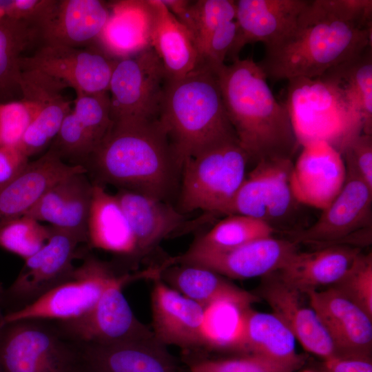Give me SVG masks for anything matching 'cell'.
Wrapping results in <instances>:
<instances>
[{
    "mask_svg": "<svg viewBox=\"0 0 372 372\" xmlns=\"http://www.w3.org/2000/svg\"><path fill=\"white\" fill-rule=\"evenodd\" d=\"M39 39L37 25L6 16L0 19V96L20 91L21 54Z\"/></svg>",
    "mask_w": 372,
    "mask_h": 372,
    "instance_id": "obj_33",
    "label": "cell"
},
{
    "mask_svg": "<svg viewBox=\"0 0 372 372\" xmlns=\"http://www.w3.org/2000/svg\"><path fill=\"white\" fill-rule=\"evenodd\" d=\"M342 189L319 218L309 227L289 232L297 244L323 247L344 245L351 240L367 245L371 240L372 189L353 172L346 169Z\"/></svg>",
    "mask_w": 372,
    "mask_h": 372,
    "instance_id": "obj_11",
    "label": "cell"
},
{
    "mask_svg": "<svg viewBox=\"0 0 372 372\" xmlns=\"http://www.w3.org/2000/svg\"><path fill=\"white\" fill-rule=\"evenodd\" d=\"M322 372H372L371 358L335 357L323 362Z\"/></svg>",
    "mask_w": 372,
    "mask_h": 372,
    "instance_id": "obj_47",
    "label": "cell"
},
{
    "mask_svg": "<svg viewBox=\"0 0 372 372\" xmlns=\"http://www.w3.org/2000/svg\"><path fill=\"white\" fill-rule=\"evenodd\" d=\"M158 121L181 167L216 145L238 141L227 117L216 70L203 64L183 77L167 80Z\"/></svg>",
    "mask_w": 372,
    "mask_h": 372,
    "instance_id": "obj_4",
    "label": "cell"
},
{
    "mask_svg": "<svg viewBox=\"0 0 372 372\" xmlns=\"http://www.w3.org/2000/svg\"><path fill=\"white\" fill-rule=\"evenodd\" d=\"M152 14L151 46L169 80L185 76L201 63L193 38L162 0H148Z\"/></svg>",
    "mask_w": 372,
    "mask_h": 372,
    "instance_id": "obj_29",
    "label": "cell"
},
{
    "mask_svg": "<svg viewBox=\"0 0 372 372\" xmlns=\"http://www.w3.org/2000/svg\"><path fill=\"white\" fill-rule=\"evenodd\" d=\"M3 291H4V289H3V286H2V285L0 283V301H1L3 293Z\"/></svg>",
    "mask_w": 372,
    "mask_h": 372,
    "instance_id": "obj_48",
    "label": "cell"
},
{
    "mask_svg": "<svg viewBox=\"0 0 372 372\" xmlns=\"http://www.w3.org/2000/svg\"><path fill=\"white\" fill-rule=\"evenodd\" d=\"M346 169L355 174L372 189V135L361 134L341 154Z\"/></svg>",
    "mask_w": 372,
    "mask_h": 372,
    "instance_id": "obj_44",
    "label": "cell"
},
{
    "mask_svg": "<svg viewBox=\"0 0 372 372\" xmlns=\"http://www.w3.org/2000/svg\"><path fill=\"white\" fill-rule=\"evenodd\" d=\"M216 70L227 117L249 162L292 160L300 145L288 110L258 63L238 58Z\"/></svg>",
    "mask_w": 372,
    "mask_h": 372,
    "instance_id": "obj_3",
    "label": "cell"
},
{
    "mask_svg": "<svg viewBox=\"0 0 372 372\" xmlns=\"http://www.w3.org/2000/svg\"><path fill=\"white\" fill-rule=\"evenodd\" d=\"M47 243L24 260V265L12 284L4 289L0 303L18 310L68 280L76 268L73 261L83 241L75 234L50 225Z\"/></svg>",
    "mask_w": 372,
    "mask_h": 372,
    "instance_id": "obj_12",
    "label": "cell"
},
{
    "mask_svg": "<svg viewBox=\"0 0 372 372\" xmlns=\"http://www.w3.org/2000/svg\"><path fill=\"white\" fill-rule=\"evenodd\" d=\"M262 286L260 296L307 351L323 360L340 354L309 303L303 300V293L280 280L273 273Z\"/></svg>",
    "mask_w": 372,
    "mask_h": 372,
    "instance_id": "obj_20",
    "label": "cell"
},
{
    "mask_svg": "<svg viewBox=\"0 0 372 372\" xmlns=\"http://www.w3.org/2000/svg\"><path fill=\"white\" fill-rule=\"evenodd\" d=\"M332 68L358 106L362 134L372 135V46Z\"/></svg>",
    "mask_w": 372,
    "mask_h": 372,
    "instance_id": "obj_35",
    "label": "cell"
},
{
    "mask_svg": "<svg viewBox=\"0 0 372 372\" xmlns=\"http://www.w3.org/2000/svg\"><path fill=\"white\" fill-rule=\"evenodd\" d=\"M5 17V14H4V12L3 10L1 9V8L0 7V19Z\"/></svg>",
    "mask_w": 372,
    "mask_h": 372,
    "instance_id": "obj_51",
    "label": "cell"
},
{
    "mask_svg": "<svg viewBox=\"0 0 372 372\" xmlns=\"http://www.w3.org/2000/svg\"><path fill=\"white\" fill-rule=\"evenodd\" d=\"M333 289L372 318V254L362 252L355 258Z\"/></svg>",
    "mask_w": 372,
    "mask_h": 372,
    "instance_id": "obj_41",
    "label": "cell"
},
{
    "mask_svg": "<svg viewBox=\"0 0 372 372\" xmlns=\"http://www.w3.org/2000/svg\"><path fill=\"white\" fill-rule=\"evenodd\" d=\"M68 87L63 81L34 68H22L19 80L23 98L39 104L38 116L24 133L19 147L29 158L43 151L54 139L71 101L63 95Z\"/></svg>",
    "mask_w": 372,
    "mask_h": 372,
    "instance_id": "obj_19",
    "label": "cell"
},
{
    "mask_svg": "<svg viewBox=\"0 0 372 372\" xmlns=\"http://www.w3.org/2000/svg\"><path fill=\"white\" fill-rule=\"evenodd\" d=\"M81 372H180L175 358L156 338L111 344H75Z\"/></svg>",
    "mask_w": 372,
    "mask_h": 372,
    "instance_id": "obj_18",
    "label": "cell"
},
{
    "mask_svg": "<svg viewBox=\"0 0 372 372\" xmlns=\"http://www.w3.org/2000/svg\"><path fill=\"white\" fill-rule=\"evenodd\" d=\"M186 362L190 372H295L300 369L254 354L217 359L187 357Z\"/></svg>",
    "mask_w": 372,
    "mask_h": 372,
    "instance_id": "obj_39",
    "label": "cell"
},
{
    "mask_svg": "<svg viewBox=\"0 0 372 372\" xmlns=\"http://www.w3.org/2000/svg\"><path fill=\"white\" fill-rule=\"evenodd\" d=\"M346 167L341 154L327 142L302 146L293 167L290 185L296 200L320 210L326 209L342 189Z\"/></svg>",
    "mask_w": 372,
    "mask_h": 372,
    "instance_id": "obj_15",
    "label": "cell"
},
{
    "mask_svg": "<svg viewBox=\"0 0 372 372\" xmlns=\"http://www.w3.org/2000/svg\"><path fill=\"white\" fill-rule=\"evenodd\" d=\"M296 338L273 313L257 311L251 307L241 312L238 352L254 354L301 368L304 356L296 350Z\"/></svg>",
    "mask_w": 372,
    "mask_h": 372,
    "instance_id": "obj_28",
    "label": "cell"
},
{
    "mask_svg": "<svg viewBox=\"0 0 372 372\" xmlns=\"http://www.w3.org/2000/svg\"><path fill=\"white\" fill-rule=\"evenodd\" d=\"M167 80L152 47L116 59L108 89L112 121L158 119Z\"/></svg>",
    "mask_w": 372,
    "mask_h": 372,
    "instance_id": "obj_10",
    "label": "cell"
},
{
    "mask_svg": "<svg viewBox=\"0 0 372 372\" xmlns=\"http://www.w3.org/2000/svg\"><path fill=\"white\" fill-rule=\"evenodd\" d=\"M119 274L108 263L89 255L68 280L33 302L3 313L1 323L23 320L63 322L81 317L94 307Z\"/></svg>",
    "mask_w": 372,
    "mask_h": 372,
    "instance_id": "obj_9",
    "label": "cell"
},
{
    "mask_svg": "<svg viewBox=\"0 0 372 372\" xmlns=\"http://www.w3.org/2000/svg\"><path fill=\"white\" fill-rule=\"evenodd\" d=\"M50 236V225L24 216L0 226V247L25 260L40 250Z\"/></svg>",
    "mask_w": 372,
    "mask_h": 372,
    "instance_id": "obj_37",
    "label": "cell"
},
{
    "mask_svg": "<svg viewBox=\"0 0 372 372\" xmlns=\"http://www.w3.org/2000/svg\"><path fill=\"white\" fill-rule=\"evenodd\" d=\"M116 61L99 49L42 43L32 56L21 58V68L41 70L76 93L92 94L108 92Z\"/></svg>",
    "mask_w": 372,
    "mask_h": 372,
    "instance_id": "obj_14",
    "label": "cell"
},
{
    "mask_svg": "<svg viewBox=\"0 0 372 372\" xmlns=\"http://www.w3.org/2000/svg\"><path fill=\"white\" fill-rule=\"evenodd\" d=\"M145 270L120 273L105 290L94 307L77 318L56 322L74 344H111L155 338L152 331L134 316L123 293L132 280L146 278Z\"/></svg>",
    "mask_w": 372,
    "mask_h": 372,
    "instance_id": "obj_8",
    "label": "cell"
},
{
    "mask_svg": "<svg viewBox=\"0 0 372 372\" xmlns=\"http://www.w3.org/2000/svg\"><path fill=\"white\" fill-rule=\"evenodd\" d=\"M129 222L138 256H143L163 239L196 225L166 201L137 192L118 189L114 195Z\"/></svg>",
    "mask_w": 372,
    "mask_h": 372,
    "instance_id": "obj_23",
    "label": "cell"
},
{
    "mask_svg": "<svg viewBox=\"0 0 372 372\" xmlns=\"http://www.w3.org/2000/svg\"><path fill=\"white\" fill-rule=\"evenodd\" d=\"M152 10L148 0L119 1L110 6L99 37L104 51L119 59L151 48Z\"/></svg>",
    "mask_w": 372,
    "mask_h": 372,
    "instance_id": "obj_30",
    "label": "cell"
},
{
    "mask_svg": "<svg viewBox=\"0 0 372 372\" xmlns=\"http://www.w3.org/2000/svg\"><path fill=\"white\" fill-rule=\"evenodd\" d=\"M87 242L108 252L138 256L134 237L117 198L96 183L93 184L87 218Z\"/></svg>",
    "mask_w": 372,
    "mask_h": 372,
    "instance_id": "obj_31",
    "label": "cell"
},
{
    "mask_svg": "<svg viewBox=\"0 0 372 372\" xmlns=\"http://www.w3.org/2000/svg\"><path fill=\"white\" fill-rule=\"evenodd\" d=\"M76 94L73 112L90 137L95 150L112 124L109 93Z\"/></svg>",
    "mask_w": 372,
    "mask_h": 372,
    "instance_id": "obj_40",
    "label": "cell"
},
{
    "mask_svg": "<svg viewBox=\"0 0 372 372\" xmlns=\"http://www.w3.org/2000/svg\"><path fill=\"white\" fill-rule=\"evenodd\" d=\"M81 165H69L52 149L29 162L13 180L0 188V226L25 216L56 183L76 173H87Z\"/></svg>",
    "mask_w": 372,
    "mask_h": 372,
    "instance_id": "obj_21",
    "label": "cell"
},
{
    "mask_svg": "<svg viewBox=\"0 0 372 372\" xmlns=\"http://www.w3.org/2000/svg\"><path fill=\"white\" fill-rule=\"evenodd\" d=\"M86 174H74L56 183L25 216L40 223H48L87 242L93 184Z\"/></svg>",
    "mask_w": 372,
    "mask_h": 372,
    "instance_id": "obj_24",
    "label": "cell"
},
{
    "mask_svg": "<svg viewBox=\"0 0 372 372\" xmlns=\"http://www.w3.org/2000/svg\"><path fill=\"white\" fill-rule=\"evenodd\" d=\"M63 160L88 161L94 146L73 110L64 118L52 147Z\"/></svg>",
    "mask_w": 372,
    "mask_h": 372,
    "instance_id": "obj_43",
    "label": "cell"
},
{
    "mask_svg": "<svg viewBox=\"0 0 372 372\" xmlns=\"http://www.w3.org/2000/svg\"><path fill=\"white\" fill-rule=\"evenodd\" d=\"M74 372H81L79 369L76 368Z\"/></svg>",
    "mask_w": 372,
    "mask_h": 372,
    "instance_id": "obj_52",
    "label": "cell"
},
{
    "mask_svg": "<svg viewBox=\"0 0 372 372\" xmlns=\"http://www.w3.org/2000/svg\"><path fill=\"white\" fill-rule=\"evenodd\" d=\"M305 295L340 357L371 358V317L331 287Z\"/></svg>",
    "mask_w": 372,
    "mask_h": 372,
    "instance_id": "obj_17",
    "label": "cell"
},
{
    "mask_svg": "<svg viewBox=\"0 0 372 372\" xmlns=\"http://www.w3.org/2000/svg\"><path fill=\"white\" fill-rule=\"evenodd\" d=\"M162 1L190 32L201 63L214 36L226 23L236 19L233 0Z\"/></svg>",
    "mask_w": 372,
    "mask_h": 372,
    "instance_id": "obj_32",
    "label": "cell"
},
{
    "mask_svg": "<svg viewBox=\"0 0 372 372\" xmlns=\"http://www.w3.org/2000/svg\"><path fill=\"white\" fill-rule=\"evenodd\" d=\"M360 247L338 245L310 252H295L276 273L285 284L303 294L333 285L361 253Z\"/></svg>",
    "mask_w": 372,
    "mask_h": 372,
    "instance_id": "obj_26",
    "label": "cell"
},
{
    "mask_svg": "<svg viewBox=\"0 0 372 372\" xmlns=\"http://www.w3.org/2000/svg\"><path fill=\"white\" fill-rule=\"evenodd\" d=\"M87 162L100 182L166 202L180 179L181 167L158 119L112 121Z\"/></svg>",
    "mask_w": 372,
    "mask_h": 372,
    "instance_id": "obj_2",
    "label": "cell"
},
{
    "mask_svg": "<svg viewBox=\"0 0 372 372\" xmlns=\"http://www.w3.org/2000/svg\"><path fill=\"white\" fill-rule=\"evenodd\" d=\"M1 315H2V313L0 311V318H1ZM0 372H6L3 367V366H2V364H1V361H0Z\"/></svg>",
    "mask_w": 372,
    "mask_h": 372,
    "instance_id": "obj_49",
    "label": "cell"
},
{
    "mask_svg": "<svg viewBox=\"0 0 372 372\" xmlns=\"http://www.w3.org/2000/svg\"><path fill=\"white\" fill-rule=\"evenodd\" d=\"M249 162L238 141L216 145L187 158L180 173V211L227 215Z\"/></svg>",
    "mask_w": 372,
    "mask_h": 372,
    "instance_id": "obj_6",
    "label": "cell"
},
{
    "mask_svg": "<svg viewBox=\"0 0 372 372\" xmlns=\"http://www.w3.org/2000/svg\"><path fill=\"white\" fill-rule=\"evenodd\" d=\"M28 163L29 158L18 146L0 147V188L17 178Z\"/></svg>",
    "mask_w": 372,
    "mask_h": 372,
    "instance_id": "obj_46",
    "label": "cell"
},
{
    "mask_svg": "<svg viewBox=\"0 0 372 372\" xmlns=\"http://www.w3.org/2000/svg\"><path fill=\"white\" fill-rule=\"evenodd\" d=\"M1 318L0 361L6 372L75 371L76 347L56 324L39 320L1 324Z\"/></svg>",
    "mask_w": 372,
    "mask_h": 372,
    "instance_id": "obj_7",
    "label": "cell"
},
{
    "mask_svg": "<svg viewBox=\"0 0 372 372\" xmlns=\"http://www.w3.org/2000/svg\"><path fill=\"white\" fill-rule=\"evenodd\" d=\"M265 161L267 164L266 222L274 229V225L285 220L295 209L296 204H299L293 196L290 185L293 162L285 158Z\"/></svg>",
    "mask_w": 372,
    "mask_h": 372,
    "instance_id": "obj_36",
    "label": "cell"
},
{
    "mask_svg": "<svg viewBox=\"0 0 372 372\" xmlns=\"http://www.w3.org/2000/svg\"><path fill=\"white\" fill-rule=\"evenodd\" d=\"M110 16V6L99 0H59L38 25L45 43L78 47L99 38Z\"/></svg>",
    "mask_w": 372,
    "mask_h": 372,
    "instance_id": "obj_25",
    "label": "cell"
},
{
    "mask_svg": "<svg viewBox=\"0 0 372 372\" xmlns=\"http://www.w3.org/2000/svg\"><path fill=\"white\" fill-rule=\"evenodd\" d=\"M309 0H238L236 21L238 32L229 58L238 59L248 43L268 46L282 37L295 24Z\"/></svg>",
    "mask_w": 372,
    "mask_h": 372,
    "instance_id": "obj_22",
    "label": "cell"
},
{
    "mask_svg": "<svg viewBox=\"0 0 372 372\" xmlns=\"http://www.w3.org/2000/svg\"><path fill=\"white\" fill-rule=\"evenodd\" d=\"M39 107L38 103L24 98L0 103V147L19 145L38 116Z\"/></svg>",
    "mask_w": 372,
    "mask_h": 372,
    "instance_id": "obj_42",
    "label": "cell"
},
{
    "mask_svg": "<svg viewBox=\"0 0 372 372\" xmlns=\"http://www.w3.org/2000/svg\"><path fill=\"white\" fill-rule=\"evenodd\" d=\"M300 372H318V371L311 370V369H304V370L301 371ZM320 372H322V371H320Z\"/></svg>",
    "mask_w": 372,
    "mask_h": 372,
    "instance_id": "obj_50",
    "label": "cell"
},
{
    "mask_svg": "<svg viewBox=\"0 0 372 372\" xmlns=\"http://www.w3.org/2000/svg\"><path fill=\"white\" fill-rule=\"evenodd\" d=\"M291 240L273 236L256 240L229 249L190 247L183 254L169 257L167 266L189 264L204 267L229 278L265 277L278 271L298 250Z\"/></svg>",
    "mask_w": 372,
    "mask_h": 372,
    "instance_id": "obj_13",
    "label": "cell"
},
{
    "mask_svg": "<svg viewBox=\"0 0 372 372\" xmlns=\"http://www.w3.org/2000/svg\"><path fill=\"white\" fill-rule=\"evenodd\" d=\"M57 0L0 1L5 16L38 25L55 7Z\"/></svg>",
    "mask_w": 372,
    "mask_h": 372,
    "instance_id": "obj_45",
    "label": "cell"
},
{
    "mask_svg": "<svg viewBox=\"0 0 372 372\" xmlns=\"http://www.w3.org/2000/svg\"><path fill=\"white\" fill-rule=\"evenodd\" d=\"M372 46L371 0H309L258 63L267 79L314 78Z\"/></svg>",
    "mask_w": 372,
    "mask_h": 372,
    "instance_id": "obj_1",
    "label": "cell"
},
{
    "mask_svg": "<svg viewBox=\"0 0 372 372\" xmlns=\"http://www.w3.org/2000/svg\"><path fill=\"white\" fill-rule=\"evenodd\" d=\"M285 105L300 146L322 141L342 154L362 134L358 108L332 68L288 80Z\"/></svg>",
    "mask_w": 372,
    "mask_h": 372,
    "instance_id": "obj_5",
    "label": "cell"
},
{
    "mask_svg": "<svg viewBox=\"0 0 372 372\" xmlns=\"http://www.w3.org/2000/svg\"><path fill=\"white\" fill-rule=\"evenodd\" d=\"M151 293L152 332L167 346L176 345L190 352L205 345V309L166 285L153 280Z\"/></svg>",
    "mask_w": 372,
    "mask_h": 372,
    "instance_id": "obj_16",
    "label": "cell"
},
{
    "mask_svg": "<svg viewBox=\"0 0 372 372\" xmlns=\"http://www.w3.org/2000/svg\"><path fill=\"white\" fill-rule=\"evenodd\" d=\"M159 278L205 309L221 302L246 308L259 300L258 296L237 287L225 276L198 265H169L161 271Z\"/></svg>",
    "mask_w": 372,
    "mask_h": 372,
    "instance_id": "obj_27",
    "label": "cell"
},
{
    "mask_svg": "<svg viewBox=\"0 0 372 372\" xmlns=\"http://www.w3.org/2000/svg\"><path fill=\"white\" fill-rule=\"evenodd\" d=\"M275 229L267 223L240 214L227 215L191 245L196 248L229 249L258 239L273 236Z\"/></svg>",
    "mask_w": 372,
    "mask_h": 372,
    "instance_id": "obj_34",
    "label": "cell"
},
{
    "mask_svg": "<svg viewBox=\"0 0 372 372\" xmlns=\"http://www.w3.org/2000/svg\"><path fill=\"white\" fill-rule=\"evenodd\" d=\"M267 200V166L265 161H261L246 175L227 215L248 216L266 222Z\"/></svg>",
    "mask_w": 372,
    "mask_h": 372,
    "instance_id": "obj_38",
    "label": "cell"
}]
</instances>
